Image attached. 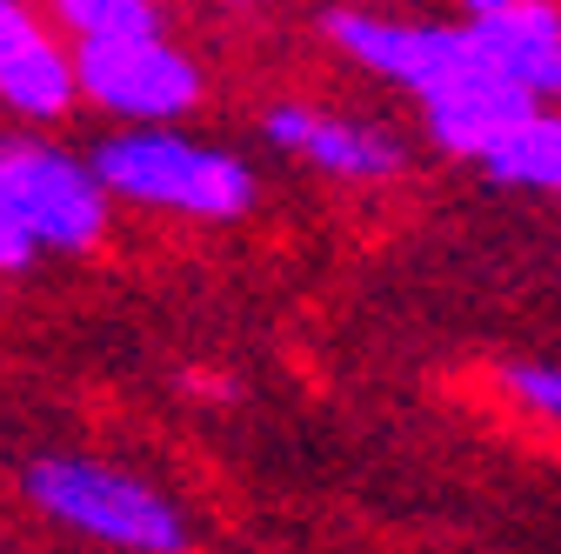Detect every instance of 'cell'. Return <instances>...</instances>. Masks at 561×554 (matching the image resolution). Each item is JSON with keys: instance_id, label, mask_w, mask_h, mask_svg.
<instances>
[{"instance_id": "1", "label": "cell", "mask_w": 561, "mask_h": 554, "mask_svg": "<svg viewBox=\"0 0 561 554\" xmlns=\"http://www.w3.org/2000/svg\"><path fill=\"white\" fill-rule=\"evenodd\" d=\"M21 495L41 521L81 534L114 554H194L187 508L101 454H34L21 468Z\"/></svg>"}, {"instance_id": "5", "label": "cell", "mask_w": 561, "mask_h": 554, "mask_svg": "<svg viewBox=\"0 0 561 554\" xmlns=\"http://www.w3.org/2000/svg\"><path fill=\"white\" fill-rule=\"evenodd\" d=\"M75 67H81V101H94L127 127H174L181 114L201 107V88H207L201 67L168 34L75 47Z\"/></svg>"}, {"instance_id": "12", "label": "cell", "mask_w": 561, "mask_h": 554, "mask_svg": "<svg viewBox=\"0 0 561 554\" xmlns=\"http://www.w3.org/2000/svg\"><path fill=\"white\" fill-rule=\"evenodd\" d=\"M34 267V247L8 228V221H0V274H27Z\"/></svg>"}, {"instance_id": "4", "label": "cell", "mask_w": 561, "mask_h": 554, "mask_svg": "<svg viewBox=\"0 0 561 554\" xmlns=\"http://www.w3.org/2000/svg\"><path fill=\"white\" fill-rule=\"evenodd\" d=\"M328 41L368 67V74H381L388 88L414 94L421 107H435L474 81H495V67H488L474 54V34L468 21H394V14H362V8H341L328 14Z\"/></svg>"}, {"instance_id": "3", "label": "cell", "mask_w": 561, "mask_h": 554, "mask_svg": "<svg viewBox=\"0 0 561 554\" xmlns=\"http://www.w3.org/2000/svg\"><path fill=\"white\" fill-rule=\"evenodd\" d=\"M114 215L88 154H67L34 134H0V221L34 254H94Z\"/></svg>"}, {"instance_id": "13", "label": "cell", "mask_w": 561, "mask_h": 554, "mask_svg": "<svg viewBox=\"0 0 561 554\" xmlns=\"http://www.w3.org/2000/svg\"><path fill=\"white\" fill-rule=\"evenodd\" d=\"M455 8H461L468 21H481V14H502V8H515V0H455Z\"/></svg>"}, {"instance_id": "9", "label": "cell", "mask_w": 561, "mask_h": 554, "mask_svg": "<svg viewBox=\"0 0 561 554\" xmlns=\"http://www.w3.org/2000/svg\"><path fill=\"white\" fill-rule=\"evenodd\" d=\"M474 168H481L488 181H502V187L561 194V114H554V107L522 114L515 127L495 134V148H488Z\"/></svg>"}, {"instance_id": "10", "label": "cell", "mask_w": 561, "mask_h": 554, "mask_svg": "<svg viewBox=\"0 0 561 554\" xmlns=\"http://www.w3.org/2000/svg\"><path fill=\"white\" fill-rule=\"evenodd\" d=\"M47 14L75 34L81 47H101V41H154L161 34V0H47Z\"/></svg>"}, {"instance_id": "8", "label": "cell", "mask_w": 561, "mask_h": 554, "mask_svg": "<svg viewBox=\"0 0 561 554\" xmlns=\"http://www.w3.org/2000/svg\"><path fill=\"white\" fill-rule=\"evenodd\" d=\"M474 54L495 67V81H508L515 94L561 101V0H515L502 14L468 21Z\"/></svg>"}, {"instance_id": "11", "label": "cell", "mask_w": 561, "mask_h": 554, "mask_svg": "<svg viewBox=\"0 0 561 554\" xmlns=\"http://www.w3.org/2000/svg\"><path fill=\"white\" fill-rule=\"evenodd\" d=\"M495 388H502V401L515 414L561 428V361H502L495 368Z\"/></svg>"}, {"instance_id": "7", "label": "cell", "mask_w": 561, "mask_h": 554, "mask_svg": "<svg viewBox=\"0 0 561 554\" xmlns=\"http://www.w3.org/2000/svg\"><path fill=\"white\" fill-rule=\"evenodd\" d=\"M81 101V67L27 0H0V107L21 120H60Z\"/></svg>"}, {"instance_id": "2", "label": "cell", "mask_w": 561, "mask_h": 554, "mask_svg": "<svg viewBox=\"0 0 561 554\" xmlns=\"http://www.w3.org/2000/svg\"><path fill=\"white\" fill-rule=\"evenodd\" d=\"M101 187L127 207H154V215H181V221H241L261 200L254 168L234 148L194 141L174 127H121L101 148H88Z\"/></svg>"}, {"instance_id": "14", "label": "cell", "mask_w": 561, "mask_h": 554, "mask_svg": "<svg viewBox=\"0 0 561 554\" xmlns=\"http://www.w3.org/2000/svg\"><path fill=\"white\" fill-rule=\"evenodd\" d=\"M234 8H261V0H234Z\"/></svg>"}, {"instance_id": "6", "label": "cell", "mask_w": 561, "mask_h": 554, "mask_svg": "<svg viewBox=\"0 0 561 554\" xmlns=\"http://www.w3.org/2000/svg\"><path fill=\"white\" fill-rule=\"evenodd\" d=\"M261 141L274 154L328 174V181H394L408 168L401 134H388L375 120H347V114L308 107V101H274L261 114Z\"/></svg>"}]
</instances>
